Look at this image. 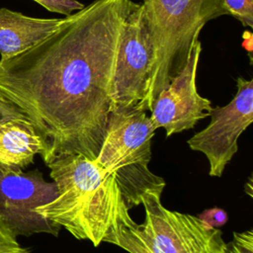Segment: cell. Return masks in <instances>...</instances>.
<instances>
[{
	"mask_svg": "<svg viewBox=\"0 0 253 253\" xmlns=\"http://www.w3.org/2000/svg\"><path fill=\"white\" fill-rule=\"evenodd\" d=\"M135 5L94 0L37 44L0 59V96L34 126L45 164L64 155L97 157L112 111L122 30Z\"/></svg>",
	"mask_w": 253,
	"mask_h": 253,
	"instance_id": "cell-1",
	"label": "cell"
},
{
	"mask_svg": "<svg viewBox=\"0 0 253 253\" xmlns=\"http://www.w3.org/2000/svg\"><path fill=\"white\" fill-rule=\"evenodd\" d=\"M46 166L57 188V196L40 206L38 212L64 227L75 238L94 246L117 245L122 231L135 224L114 173L96 160L73 154L55 158Z\"/></svg>",
	"mask_w": 253,
	"mask_h": 253,
	"instance_id": "cell-2",
	"label": "cell"
},
{
	"mask_svg": "<svg viewBox=\"0 0 253 253\" xmlns=\"http://www.w3.org/2000/svg\"><path fill=\"white\" fill-rule=\"evenodd\" d=\"M154 61L147 97L148 111L160 92L183 69L205 25L228 15L223 0H143Z\"/></svg>",
	"mask_w": 253,
	"mask_h": 253,
	"instance_id": "cell-3",
	"label": "cell"
},
{
	"mask_svg": "<svg viewBox=\"0 0 253 253\" xmlns=\"http://www.w3.org/2000/svg\"><path fill=\"white\" fill-rule=\"evenodd\" d=\"M146 112L137 109L110 112L106 132L96 162L114 173L128 210L148 194L161 196L165 181L148 169L155 132Z\"/></svg>",
	"mask_w": 253,
	"mask_h": 253,
	"instance_id": "cell-4",
	"label": "cell"
},
{
	"mask_svg": "<svg viewBox=\"0 0 253 253\" xmlns=\"http://www.w3.org/2000/svg\"><path fill=\"white\" fill-rule=\"evenodd\" d=\"M154 45L144 6L136 3L121 35L113 80V110L148 111Z\"/></svg>",
	"mask_w": 253,
	"mask_h": 253,
	"instance_id": "cell-5",
	"label": "cell"
},
{
	"mask_svg": "<svg viewBox=\"0 0 253 253\" xmlns=\"http://www.w3.org/2000/svg\"><path fill=\"white\" fill-rule=\"evenodd\" d=\"M160 195L142 198L145 218L138 232L153 253H223L226 242L217 228H208L198 216L167 210Z\"/></svg>",
	"mask_w": 253,
	"mask_h": 253,
	"instance_id": "cell-6",
	"label": "cell"
},
{
	"mask_svg": "<svg viewBox=\"0 0 253 253\" xmlns=\"http://www.w3.org/2000/svg\"><path fill=\"white\" fill-rule=\"evenodd\" d=\"M57 196L55 183L38 169L25 172L0 166V218L18 237L36 233L57 236L60 226L38 212Z\"/></svg>",
	"mask_w": 253,
	"mask_h": 253,
	"instance_id": "cell-7",
	"label": "cell"
},
{
	"mask_svg": "<svg viewBox=\"0 0 253 253\" xmlns=\"http://www.w3.org/2000/svg\"><path fill=\"white\" fill-rule=\"evenodd\" d=\"M236 86L233 99L223 107L212 108L208 126L188 140L192 150L206 155L212 177L222 176L238 150L240 134L253 122V80L238 77Z\"/></svg>",
	"mask_w": 253,
	"mask_h": 253,
	"instance_id": "cell-8",
	"label": "cell"
},
{
	"mask_svg": "<svg viewBox=\"0 0 253 253\" xmlns=\"http://www.w3.org/2000/svg\"><path fill=\"white\" fill-rule=\"evenodd\" d=\"M201 52L202 43L198 40L186 65L153 103L149 119L155 129L166 130V136L191 129L199 121L210 117L211 102L199 94L196 85Z\"/></svg>",
	"mask_w": 253,
	"mask_h": 253,
	"instance_id": "cell-9",
	"label": "cell"
},
{
	"mask_svg": "<svg viewBox=\"0 0 253 253\" xmlns=\"http://www.w3.org/2000/svg\"><path fill=\"white\" fill-rule=\"evenodd\" d=\"M63 18L42 19L7 8L0 9L1 59L10 58L37 44L52 34Z\"/></svg>",
	"mask_w": 253,
	"mask_h": 253,
	"instance_id": "cell-10",
	"label": "cell"
},
{
	"mask_svg": "<svg viewBox=\"0 0 253 253\" xmlns=\"http://www.w3.org/2000/svg\"><path fill=\"white\" fill-rule=\"evenodd\" d=\"M42 150L41 137L27 117L0 124V166L24 170Z\"/></svg>",
	"mask_w": 253,
	"mask_h": 253,
	"instance_id": "cell-11",
	"label": "cell"
},
{
	"mask_svg": "<svg viewBox=\"0 0 253 253\" xmlns=\"http://www.w3.org/2000/svg\"><path fill=\"white\" fill-rule=\"evenodd\" d=\"M138 224L125 228L119 239L117 246L129 253H153L148 244L144 241L138 232Z\"/></svg>",
	"mask_w": 253,
	"mask_h": 253,
	"instance_id": "cell-12",
	"label": "cell"
},
{
	"mask_svg": "<svg viewBox=\"0 0 253 253\" xmlns=\"http://www.w3.org/2000/svg\"><path fill=\"white\" fill-rule=\"evenodd\" d=\"M228 15L243 26L253 27V0H223Z\"/></svg>",
	"mask_w": 253,
	"mask_h": 253,
	"instance_id": "cell-13",
	"label": "cell"
},
{
	"mask_svg": "<svg viewBox=\"0 0 253 253\" xmlns=\"http://www.w3.org/2000/svg\"><path fill=\"white\" fill-rule=\"evenodd\" d=\"M223 253H253V230L234 232L233 239L225 244Z\"/></svg>",
	"mask_w": 253,
	"mask_h": 253,
	"instance_id": "cell-14",
	"label": "cell"
},
{
	"mask_svg": "<svg viewBox=\"0 0 253 253\" xmlns=\"http://www.w3.org/2000/svg\"><path fill=\"white\" fill-rule=\"evenodd\" d=\"M0 253H30L17 240V236L0 218Z\"/></svg>",
	"mask_w": 253,
	"mask_h": 253,
	"instance_id": "cell-15",
	"label": "cell"
},
{
	"mask_svg": "<svg viewBox=\"0 0 253 253\" xmlns=\"http://www.w3.org/2000/svg\"><path fill=\"white\" fill-rule=\"evenodd\" d=\"M49 12L68 16L84 7L77 0H34Z\"/></svg>",
	"mask_w": 253,
	"mask_h": 253,
	"instance_id": "cell-16",
	"label": "cell"
},
{
	"mask_svg": "<svg viewBox=\"0 0 253 253\" xmlns=\"http://www.w3.org/2000/svg\"><path fill=\"white\" fill-rule=\"evenodd\" d=\"M198 217L208 228H217L223 226L228 220L226 211L220 208L207 209L201 212Z\"/></svg>",
	"mask_w": 253,
	"mask_h": 253,
	"instance_id": "cell-17",
	"label": "cell"
},
{
	"mask_svg": "<svg viewBox=\"0 0 253 253\" xmlns=\"http://www.w3.org/2000/svg\"><path fill=\"white\" fill-rule=\"evenodd\" d=\"M25 117L24 113L15 104L0 96V124Z\"/></svg>",
	"mask_w": 253,
	"mask_h": 253,
	"instance_id": "cell-18",
	"label": "cell"
}]
</instances>
